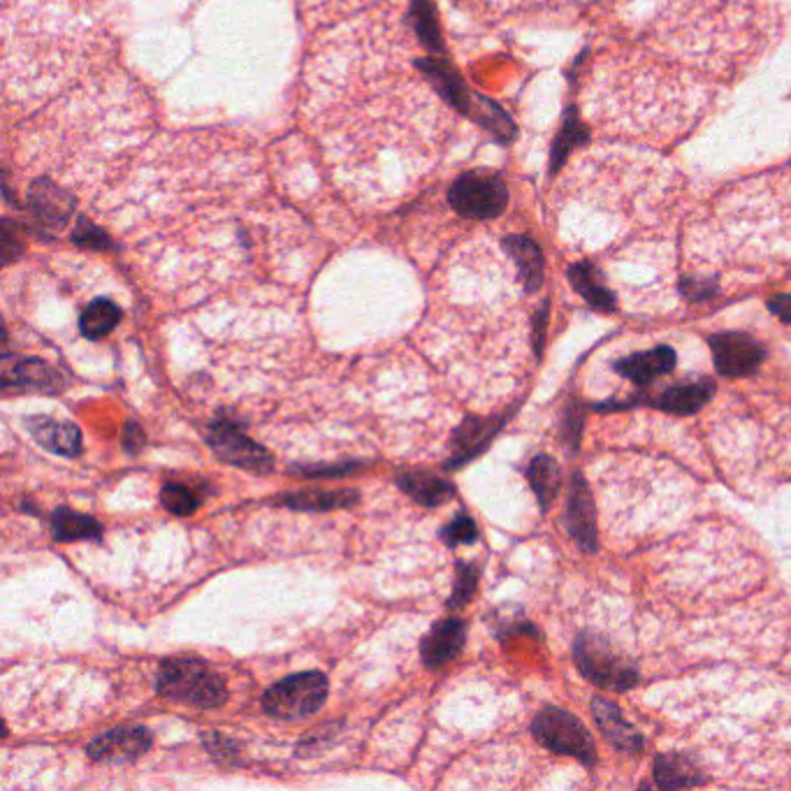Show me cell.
Segmentation results:
<instances>
[{
	"instance_id": "cell-26",
	"label": "cell",
	"mask_w": 791,
	"mask_h": 791,
	"mask_svg": "<svg viewBox=\"0 0 791 791\" xmlns=\"http://www.w3.org/2000/svg\"><path fill=\"white\" fill-rule=\"evenodd\" d=\"M121 321V309L117 302L98 298L79 316V330L86 339H103Z\"/></svg>"
},
{
	"instance_id": "cell-4",
	"label": "cell",
	"mask_w": 791,
	"mask_h": 791,
	"mask_svg": "<svg viewBox=\"0 0 791 791\" xmlns=\"http://www.w3.org/2000/svg\"><path fill=\"white\" fill-rule=\"evenodd\" d=\"M448 202L464 218L490 221L506 210L509 189L500 174L471 170L456 179L448 191Z\"/></svg>"
},
{
	"instance_id": "cell-11",
	"label": "cell",
	"mask_w": 791,
	"mask_h": 791,
	"mask_svg": "<svg viewBox=\"0 0 791 791\" xmlns=\"http://www.w3.org/2000/svg\"><path fill=\"white\" fill-rule=\"evenodd\" d=\"M29 210L40 228H61L75 212V195L52 184L50 179H38L29 189Z\"/></svg>"
},
{
	"instance_id": "cell-1",
	"label": "cell",
	"mask_w": 791,
	"mask_h": 791,
	"mask_svg": "<svg viewBox=\"0 0 791 791\" xmlns=\"http://www.w3.org/2000/svg\"><path fill=\"white\" fill-rule=\"evenodd\" d=\"M156 690L170 701L195 708H218L228 698L225 683L200 660H168L158 671Z\"/></svg>"
},
{
	"instance_id": "cell-33",
	"label": "cell",
	"mask_w": 791,
	"mask_h": 791,
	"mask_svg": "<svg viewBox=\"0 0 791 791\" xmlns=\"http://www.w3.org/2000/svg\"><path fill=\"white\" fill-rule=\"evenodd\" d=\"M73 242L86 248H98V252H107L111 248V239L107 237L105 231H100L98 225H92L86 218H79V225L73 233Z\"/></svg>"
},
{
	"instance_id": "cell-39",
	"label": "cell",
	"mask_w": 791,
	"mask_h": 791,
	"mask_svg": "<svg viewBox=\"0 0 791 791\" xmlns=\"http://www.w3.org/2000/svg\"><path fill=\"white\" fill-rule=\"evenodd\" d=\"M124 446L128 453H138V450L145 446V432L142 427L138 423H126V429H124Z\"/></svg>"
},
{
	"instance_id": "cell-34",
	"label": "cell",
	"mask_w": 791,
	"mask_h": 791,
	"mask_svg": "<svg viewBox=\"0 0 791 791\" xmlns=\"http://www.w3.org/2000/svg\"><path fill=\"white\" fill-rule=\"evenodd\" d=\"M681 292L690 300V302H706L710 300L717 292V281L715 279H696V277H685L681 281Z\"/></svg>"
},
{
	"instance_id": "cell-30",
	"label": "cell",
	"mask_w": 791,
	"mask_h": 791,
	"mask_svg": "<svg viewBox=\"0 0 791 791\" xmlns=\"http://www.w3.org/2000/svg\"><path fill=\"white\" fill-rule=\"evenodd\" d=\"M477 585H479V569L473 567V564L458 562L456 587H453V595H450V599H448V606L450 608L467 606L471 601L473 592H477Z\"/></svg>"
},
{
	"instance_id": "cell-6",
	"label": "cell",
	"mask_w": 791,
	"mask_h": 791,
	"mask_svg": "<svg viewBox=\"0 0 791 791\" xmlns=\"http://www.w3.org/2000/svg\"><path fill=\"white\" fill-rule=\"evenodd\" d=\"M207 443L218 460L237 469L254 473H267L275 469V458L269 456V450L248 439L235 420H212L207 427Z\"/></svg>"
},
{
	"instance_id": "cell-36",
	"label": "cell",
	"mask_w": 791,
	"mask_h": 791,
	"mask_svg": "<svg viewBox=\"0 0 791 791\" xmlns=\"http://www.w3.org/2000/svg\"><path fill=\"white\" fill-rule=\"evenodd\" d=\"M360 464H353V462H346V464H330V467H296V469H292V471H296V473H302V477L304 479H330V477H334V479H339V477H344V473H351V471H355Z\"/></svg>"
},
{
	"instance_id": "cell-12",
	"label": "cell",
	"mask_w": 791,
	"mask_h": 791,
	"mask_svg": "<svg viewBox=\"0 0 791 791\" xmlns=\"http://www.w3.org/2000/svg\"><path fill=\"white\" fill-rule=\"evenodd\" d=\"M506 416L500 418H467L450 441V460L448 469H458L473 458H479L483 450L492 443L496 432L504 427Z\"/></svg>"
},
{
	"instance_id": "cell-14",
	"label": "cell",
	"mask_w": 791,
	"mask_h": 791,
	"mask_svg": "<svg viewBox=\"0 0 791 791\" xmlns=\"http://www.w3.org/2000/svg\"><path fill=\"white\" fill-rule=\"evenodd\" d=\"M467 641V624L458 618L437 622L420 643V660L427 669H439L453 662Z\"/></svg>"
},
{
	"instance_id": "cell-27",
	"label": "cell",
	"mask_w": 791,
	"mask_h": 791,
	"mask_svg": "<svg viewBox=\"0 0 791 791\" xmlns=\"http://www.w3.org/2000/svg\"><path fill=\"white\" fill-rule=\"evenodd\" d=\"M103 527L96 517L71 509H56L52 513V536L56 541H79L100 536Z\"/></svg>"
},
{
	"instance_id": "cell-20",
	"label": "cell",
	"mask_w": 791,
	"mask_h": 791,
	"mask_svg": "<svg viewBox=\"0 0 791 791\" xmlns=\"http://www.w3.org/2000/svg\"><path fill=\"white\" fill-rule=\"evenodd\" d=\"M397 485L411 496L414 502L427 509H437L453 500L456 488L450 481L435 477V473L427 471H404L397 477Z\"/></svg>"
},
{
	"instance_id": "cell-3",
	"label": "cell",
	"mask_w": 791,
	"mask_h": 791,
	"mask_svg": "<svg viewBox=\"0 0 791 791\" xmlns=\"http://www.w3.org/2000/svg\"><path fill=\"white\" fill-rule=\"evenodd\" d=\"M328 677L321 671L288 675L263 696V710L277 719H302L319 713L328 698Z\"/></svg>"
},
{
	"instance_id": "cell-22",
	"label": "cell",
	"mask_w": 791,
	"mask_h": 791,
	"mask_svg": "<svg viewBox=\"0 0 791 791\" xmlns=\"http://www.w3.org/2000/svg\"><path fill=\"white\" fill-rule=\"evenodd\" d=\"M654 782L662 789H685L704 784L706 776L698 771V766L685 755H660L654 759Z\"/></svg>"
},
{
	"instance_id": "cell-21",
	"label": "cell",
	"mask_w": 791,
	"mask_h": 791,
	"mask_svg": "<svg viewBox=\"0 0 791 791\" xmlns=\"http://www.w3.org/2000/svg\"><path fill=\"white\" fill-rule=\"evenodd\" d=\"M567 275H569V281H571L574 290L592 309H597V311H613L616 309L618 300H616L613 292L608 290V286L603 284L599 267H595L592 263H587V260H580V263H574L569 267Z\"/></svg>"
},
{
	"instance_id": "cell-35",
	"label": "cell",
	"mask_w": 791,
	"mask_h": 791,
	"mask_svg": "<svg viewBox=\"0 0 791 791\" xmlns=\"http://www.w3.org/2000/svg\"><path fill=\"white\" fill-rule=\"evenodd\" d=\"M205 745L207 750L212 752V757L221 763H233L237 759V742L228 736L221 734H207L205 736Z\"/></svg>"
},
{
	"instance_id": "cell-17",
	"label": "cell",
	"mask_w": 791,
	"mask_h": 791,
	"mask_svg": "<svg viewBox=\"0 0 791 791\" xmlns=\"http://www.w3.org/2000/svg\"><path fill=\"white\" fill-rule=\"evenodd\" d=\"M675 360L677 357H675V351L671 346H658L652 351L634 353V355L618 360V363L613 365V370L620 376L634 381L637 386H650L654 378L666 376L669 372H673Z\"/></svg>"
},
{
	"instance_id": "cell-24",
	"label": "cell",
	"mask_w": 791,
	"mask_h": 791,
	"mask_svg": "<svg viewBox=\"0 0 791 791\" xmlns=\"http://www.w3.org/2000/svg\"><path fill=\"white\" fill-rule=\"evenodd\" d=\"M590 142V130L578 119V109L569 107L567 115H564V124L557 132V138L553 142V151H551V174H557L562 170V165L567 163L569 153L576 147H585Z\"/></svg>"
},
{
	"instance_id": "cell-18",
	"label": "cell",
	"mask_w": 791,
	"mask_h": 791,
	"mask_svg": "<svg viewBox=\"0 0 791 791\" xmlns=\"http://www.w3.org/2000/svg\"><path fill=\"white\" fill-rule=\"evenodd\" d=\"M26 427L31 429L35 441L42 443L47 450H52V453H58L65 458H77L82 453V435L73 423L38 416V418H29Z\"/></svg>"
},
{
	"instance_id": "cell-8",
	"label": "cell",
	"mask_w": 791,
	"mask_h": 791,
	"mask_svg": "<svg viewBox=\"0 0 791 791\" xmlns=\"http://www.w3.org/2000/svg\"><path fill=\"white\" fill-rule=\"evenodd\" d=\"M564 527L569 536L576 541L578 548L585 553L599 551V532H597V509L592 492L587 488L582 473L576 471L571 477L569 500L564 509Z\"/></svg>"
},
{
	"instance_id": "cell-19",
	"label": "cell",
	"mask_w": 791,
	"mask_h": 791,
	"mask_svg": "<svg viewBox=\"0 0 791 791\" xmlns=\"http://www.w3.org/2000/svg\"><path fill=\"white\" fill-rule=\"evenodd\" d=\"M504 252L515 260L520 279L527 292H536L544 286L546 279V260L544 252H541L538 244L525 235H509L504 237Z\"/></svg>"
},
{
	"instance_id": "cell-2",
	"label": "cell",
	"mask_w": 791,
	"mask_h": 791,
	"mask_svg": "<svg viewBox=\"0 0 791 791\" xmlns=\"http://www.w3.org/2000/svg\"><path fill=\"white\" fill-rule=\"evenodd\" d=\"M574 660L578 671L592 685L608 692H627L637 687L639 669L624 662L603 637L582 631L574 643Z\"/></svg>"
},
{
	"instance_id": "cell-13",
	"label": "cell",
	"mask_w": 791,
	"mask_h": 791,
	"mask_svg": "<svg viewBox=\"0 0 791 791\" xmlns=\"http://www.w3.org/2000/svg\"><path fill=\"white\" fill-rule=\"evenodd\" d=\"M3 381L6 388H21V391H38V393H56L63 388L61 374L42 363L38 357H10L3 360Z\"/></svg>"
},
{
	"instance_id": "cell-25",
	"label": "cell",
	"mask_w": 791,
	"mask_h": 791,
	"mask_svg": "<svg viewBox=\"0 0 791 791\" xmlns=\"http://www.w3.org/2000/svg\"><path fill=\"white\" fill-rule=\"evenodd\" d=\"M530 485L536 494L541 509L548 511L562 488V469L551 456H536L527 469Z\"/></svg>"
},
{
	"instance_id": "cell-31",
	"label": "cell",
	"mask_w": 791,
	"mask_h": 791,
	"mask_svg": "<svg viewBox=\"0 0 791 791\" xmlns=\"http://www.w3.org/2000/svg\"><path fill=\"white\" fill-rule=\"evenodd\" d=\"M479 538V530H477V523L467 515V513H460L456 515L450 523L441 530V541L446 546L456 548V546H462V544H473V541Z\"/></svg>"
},
{
	"instance_id": "cell-15",
	"label": "cell",
	"mask_w": 791,
	"mask_h": 791,
	"mask_svg": "<svg viewBox=\"0 0 791 791\" xmlns=\"http://www.w3.org/2000/svg\"><path fill=\"white\" fill-rule=\"evenodd\" d=\"M592 715L606 740L613 745L618 752L624 755L643 752V736L629 725L624 713L613 704V701L601 696L592 698Z\"/></svg>"
},
{
	"instance_id": "cell-10",
	"label": "cell",
	"mask_w": 791,
	"mask_h": 791,
	"mask_svg": "<svg viewBox=\"0 0 791 791\" xmlns=\"http://www.w3.org/2000/svg\"><path fill=\"white\" fill-rule=\"evenodd\" d=\"M418 67L425 73V77L432 82V86L450 107H456L471 119L477 117V109L483 96L469 92L462 77L453 71V65H450L446 58H423L418 61Z\"/></svg>"
},
{
	"instance_id": "cell-23",
	"label": "cell",
	"mask_w": 791,
	"mask_h": 791,
	"mask_svg": "<svg viewBox=\"0 0 791 791\" xmlns=\"http://www.w3.org/2000/svg\"><path fill=\"white\" fill-rule=\"evenodd\" d=\"M281 506L292 511H309V513H323L334 509H349L357 502L355 490H334V492H321V490H307V492H288L281 500H277Z\"/></svg>"
},
{
	"instance_id": "cell-28",
	"label": "cell",
	"mask_w": 791,
	"mask_h": 791,
	"mask_svg": "<svg viewBox=\"0 0 791 791\" xmlns=\"http://www.w3.org/2000/svg\"><path fill=\"white\" fill-rule=\"evenodd\" d=\"M411 21H414V29L425 47L432 54H441L443 42H441V29H439V19H437V10L432 6V0H414Z\"/></svg>"
},
{
	"instance_id": "cell-32",
	"label": "cell",
	"mask_w": 791,
	"mask_h": 791,
	"mask_svg": "<svg viewBox=\"0 0 791 791\" xmlns=\"http://www.w3.org/2000/svg\"><path fill=\"white\" fill-rule=\"evenodd\" d=\"M582 425H585V409L578 402H569L562 418V439L574 450V453L580 448Z\"/></svg>"
},
{
	"instance_id": "cell-7",
	"label": "cell",
	"mask_w": 791,
	"mask_h": 791,
	"mask_svg": "<svg viewBox=\"0 0 791 791\" xmlns=\"http://www.w3.org/2000/svg\"><path fill=\"white\" fill-rule=\"evenodd\" d=\"M708 344L717 372L729 378L752 376L766 360L763 344L745 332H719L708 339Z\"/></svg>"
},
{
	"instance_id": "cell-37",
	"label": "cell",
	"mask_w": 791,
	"mask_h": 791,
	"mask_svg": "<svg viewBox=\"0 0 791 791\" xmlns=\"http://www.w3.org/2000/svg\"><path fill=\"white\" fill-rule=\"evenodd\" d=\"M21 254V239L19 228L12 221L3 223V263L10 265Z\"/></svg>"
},
{
	"instance_id": "cell-38",
	"label": "cell",
	"mask_w": 791,
	"mask_h": 791,
	"mask_svg": "<svg viewBox=\"0 0 791 791\" xmlns=\"http://www.w3.org/2000/svg\"><path fill=\"white\" fill-rule=\"evenodd\" d=\"M548 309L551 304L544 302L538 307V311L534 313V351L541 357V351H544L546 344V328H548Z\"/></svg>"
},
{
	"instance_id": "cell-29",
	"label": "cell",
	"mask_w": 791,
	"mask_h": 791,
	"mask_svg": "<svg viewBox=\"0 0 791 791\" xmlns=\"http://www.w3.org/2000/svg\"><path fill=\"white\" fill-rule=\"evenodd\" d=\"M161 504L174 515H191L197 511L200 500L191 488L179 485V483H168L161 490Z\"/></svg>"
},
{
	"instance_id": "cell-16",
	"label": "cell",
	"mask_w": 791,
	"mask_h": 791,
	"mask_svg": "<svg viewBox=\"0 0 791 791\" xmlns=\"http://www.w3.org/2000/svg\"><path fill=\"white\" fill-rule=\"evenodd\" d=\"M713 395H715V383L708 378L683 381L675 383V386L664 388L658 397H654V406L673 416H694L696 411L704 409V406L713 399Z\"/></svg>"
},
{
	"instance_id": "cell-5",
	"label": "cell",
	"mask_w": 791,
	"mask_h": 791,
	"mask_svg": "<svg viewBox=\"0 0 791 791\" xmlns=\"http://www.w3.org/2000/svg\"><path fill=\"white\" fill-rule=\"evenodd\" d=\"M534 738L555 755H567L585 766L597 763V748L592 736L580 725V719L567 710L548 706L532 721Z\"/></svg>"
},
{
	"instance_id": "cell-9",
	"label": "cell",
	"mask_w": 791,
	"mask_h": 791,
	"mask_svg": "<svg viewBox=\"0 0 791 791\" xmlns=\"http://www.w3.org/2000/svg\"><path fill=\"white\" fill-rule=\"evenodd\" d=\"M153 736L147 727L124 725L88 742V757L100 763H128L149 752Z\"/></svg>"
},
{
	"instance_id": "cell-40",
	"label": "cell",
	"mask_w": 791,
	"mask_h": 791,
	"mask_svg": "<svg viewBox=\"0 0 791 791\" xmlns=\"http://www.w3.org/2000/svg\"><path fill=\"white\" fill-rule=\"evenodd\" d=\"M768 309H771L782 323L791 325V296L771 298V300H768Z\"/></svg>"
}]
</instances>
